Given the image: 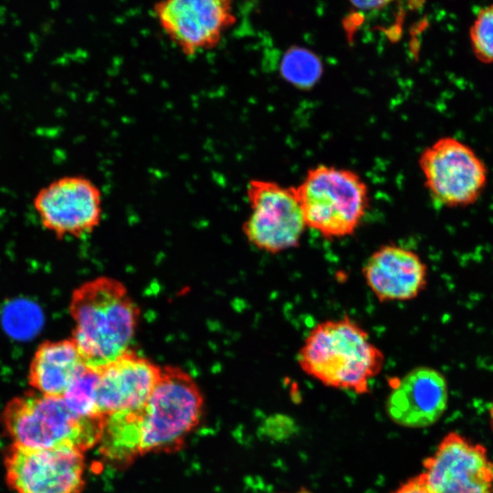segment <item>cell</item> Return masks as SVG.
<instances>
[{"label":"cell","instance_id":"1","mask_svg":"<svg viewBox=\"0 0 493 493\" xmlns=\"http://www.w3.org/2000/svg\"><path fill=\"white\" fill-rule=\"evenodd\" d=\"M72 339L86 366L99 369L128 350L140 309L121 281L102 276L86 281L71 295Z\"/></svg>","mask_w":493,"mask_h":493},{"label":"cell","instance_id":"2","mask_svg":"<svg viewBox=\"0 0 493 493\" xmlns=\"http://www.w3.org/2000/svg\"><path fill=\"white\" fill-rule=\"evenodd\" d=\"M384 361L368 331L347 316L317 323L298 353L304 373L328 387L359 394L369 392Z\"/></svg>","mask_w":493,"mask_h":493},{"label":"cell","instance_id":"3","mask_svg":"<svg viewBox=\"0 0 493 493\" xmlns=\"http://www.w3.org/2000/svg\"><path fill=\"white\" fill-rule=\"evenodd\" d=\"M204 407L194 379L176 366L162 367L160 377L139 409L124 412L136 432L138 456L182 447L197 426Z\"/></svg>","mask_w":493,"mask_h":493},{"label":"cell","instance_id":"4","mask_svg":"<svg viewBox=\"0 0 493 493\" xmlns=\"http://www.w3.org/2000/svg\"><path fill=\"white\" fill-rule=\"evenodd\" d=\"M103 422L79 417L63 397L34 391L12 398L1 414L11 445L31 448L75 446L85 451L99 442Z\"/></svg>","mask_w":493,"mask_h":493},{"label":"cell","instance_id":"5","mask_svg":"<svg viewBox=\"0 0 493 493\" xmlns=\"http://www.w3.org/2000/svg\"><path fill=\"white\" fill-rule=\"evenodd\" d=\"M306 226L331 240L351 236L369 207V189L355 172L318 165L295 186Z\"/></svg>","mask_w":493,"mask_h":493},{"label":"cell","instance_id":"6","mask_svg":"<svg viewBox=\"0 0 493 493\" xmlns=\"http://www.w3.org/2000/svg\"><path fill=\"white\" fill-rule=\"evenodd\" d=\"M418 164L432 199L446 207L475 204L488 184V170L484 161L455 137H441L425 147Z\"/></svg>","mask_w":493,"mask_h":493},{"label":"cell","instance_id":"7","mask_svg":"<svg viewBox=\"0 0 493 493\" xmlns=\"http://www.w3.org/2000/svg\"><path fill=\"white\" fill-rule=\"evenodd\" d=\"M246 195L250 213L242 232L250 245L270 254L299 246L307 226L295 186L255 178Z\"/></svg>","mask_w":493,"mask_h":493},{"label":"cell","instance_id":"8","mask_svg":"<svg viewBox=\"0 0 493 493\" xmlns=\"http://www.w3.org/2000/svg\"><path fill=\"white\" fill-rule=\"evenodd\" d=\"M41 226L58 238L81 237L101 223L103 194L83 174H65L41 186L32 198Z\"/></svg>","mask_w":493,"mask_h":493},{"label":"cell","instance_id":"9","mask_svg":"<svg viewBox=\"0 0 493 493\" xmlns=\"http://www.w3.org/2000/svg\"><path fill=\"white\" fill-rule=\"evenodd\" d=\"M84 452L75 446L11 445L4 457L6 485L13 493H81L86 483Z\"/></svg>","mask_w":493,"mask_h":493},{"label":"cell","instance_id":"10","mask_svg":"<svg viewBox=\"0 0 493 493\" xmlns=\"http://www.w3.org/2000/svg\"><path fill=\"white\" fill-rule=\"evenodd\" d=\"M153 17L185 57L215 49L236 24L234 0H158Z\"/></svg>","mask_w":493,"mask_h":493},{"label":"cell","instance_id":"11","mask_svg":"<svg viewBox=\"0 0 493 493\" xmlns=\"http://www.w3.org/2000/svg\"><path fill=\"white\" fill-rule=\"evenodd\" d=\"M419 476L435 493H493L487 448L456 432L444 436Z\"/></svg>","mask_w":493,"mask_h":493},{"label":"cell","instance_id":"12","mask_svg":"<svg viewBox=\"0 0 493 493\" xmlns=\"http://www.w3.org/2000/svg\"><path fill=\"white\" fill-rule=\"evenodd\" d=\"M389 384L391 391L386 398V414L398 425L409 428L430 426L447 408V381L435 368L415 367L401 378H391Z\"/></svg>","mask_w":493,"mask_h":493},{"label":"cell","instance_id":"13","mask_svg":"<svg viewBox=\"0 0 493 493\" xmlns=\"http://www.w3.org/2000/svg\"><path fill=\"white\" fill-rule=\"evenodd\" d=\"M97 371V408L100 415L107 417L142 406L160 377L162 367L128 349Z\"/></svg>","mask_w":493,"mask_h":493},{"label":"cell","instance_id":"14","mask_svg":"<svg viewBox=\"0 0 493 493\" xmlns=\"http://www.w3.org/2000/svg\"><path fill=\"white\" fill-rule=\"evenodd\" d=\"M367 287L381 302L418 297L428 282L427 265L414 251L397 245L377 248L362 267Z\"/></svg>","mask_w":493,"mask_h":493},{"label":"cell","instance_id":"15","mask_svg":"<svg viewBox=\"0 0 493 493\" xmlns=\"http://www.w3.org/2000/svg\"><path fill=\"white\" fill-rule=\"evenodd\" d=\"M85 367L72 338L47 341L38 345L31 359L28 383L34 392L62 397Z\"/></svg>","mask_w":493,"mask_h":493},{"label":"cell","instance_id":"16","mask_svg":"<svg viewBox=\"0 0 493 493\" xmlns=\"http://www.w3.org/2000/svg\"><path fill=\"white\" fill-rule=\"evenodd\" d=\"M279 70L289 83L299 88H309L320 79L322 64L320 58L309 49L292 47L283 55Z\"/></svg>","mask_w":493,"mask_h":493},{"label":"cell","instance_id":"17","mask_svg":"<svg viewBox=\"0 0 493 493\" xmlns=\"http://www.w3.org/2000/svg\"><path fill=\"white\" fill-rule=\"evenodd\" d=\"M98 371L86 366L73 380L62 396L70 410L85 419L105 418L100 415L96 404Z\"/></svg>","mask_w":493,"mask_h":493},{"label":"cell","instance_id":"18","mask_svg":"<svg viewBox=\"0 0 493 493\" xmlns=\"http://www.w3.org/2000/svg\"><path fill=\"white\" fill-rule=\"evenodd\" d=\"M469 43L477 60L493 64V4L477 14L469 28Z\"/></svg>","mask_w":493,"mask_h":493},{"label":"cell","instance_id":"19","mask_svg":"<svg viewBox=\"0 0 493 493\" xmlns=\"http://www.w3.org/2000/svg\"><path fill=\"white\" fill-rule=\"evenodd\" d=\"M393 493H435L420 476L410 479Z\"/></svg>","mask_w":493,"mask_h":493},{"label":"cell","instance_id":"20","mask_svg":"<svg viewBox=\"0 0 493 493\" xmlns=\"http://www.w3.org/2000/svg\"><path fill=\"white\" fill-rule=\"evenodd\" d=\"M357 9L362 11H376L384 8L395 0H349Z\"/></svg>","mask_w":493,"mask_h":493},{"label":"cell","instance_id":"21","mask_svg":"<svg viewBox=\"0 0 493 493\" xmlns=\"http://www.w3.org/2000/svg\"><path fill=\"white\" fill-rule=\"evenodd\" d=\"M489 425L493 431V402L491 404V406L489 408Z\"/></svg>","mask_w":493,"mask_h":493}]
</instances>
